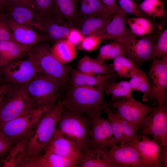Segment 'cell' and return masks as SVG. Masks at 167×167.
Listing matches in <instances>:
<instances>
[{"label":"cell","mask_w":167,"mask_h":167,"mask_svg":"<svg viewBox=\"0 0 167 167\" xmlns=\"http://www.w3.org/2000/svg\"><path fill=\"white\" fill-rule=\"evenodd\" d=\"M112 78L96 87L71 85L63 101L64 108L75 113L86 114L91 119L100 116L101 111H104L109 106L105 94L108 86L113 81L110 80Z\"/></svg>","instance_id":"1"},{"label":"cell","mask_w":167,"mask_h":167,"mask_svg":"<svg viewBox=\"0 0 167 167\" xmlns=\"http://www.w3.org/2000/svg\"><path fill=\"white\" fill-rule=\"evenodd\" d=\"M63 107V101L60 100L40 119L29 139L22 161L42 152L56 129Z\"/></svg>","instance_id":"2"},{"label":"cell","mask_w":167,"mask_h":167,"mask_svg":"<svg viewBox=\"0 0 167 167\" xmlns=\"http://www.w3.org/2000/svg\"><path fill=\"white\" fill-rule=\"evenodd\" d=\"M92 119L87 115L75 113L63 108L56 130L75 142L83 152L90 147Z\"/></svg>","instance_id":"3"},{"label":"cell","mask_w":167,"mask_h":167,"mask_svg":"<svg viewBox=\"0 0 167 167\" xmlns=\"http://www.w3.org/2000/svg\"><path fill=\"white\" fill-rule=\"evenodd\" d=\"M36 65L40 73L51 77L63 86L66 83L70 68L60 62L53 54L52 48L40 43L27 53Z\"/></svg>","instance_id":"4"},{"label":"cell","mask_w":167,"mask_h":167,"mask_svg":"<svg viewBox=\"0 0 167 167\" xmlns=\"http://www.w3.org/2000/svg\"><path fill=\"white\" fill-rule=\"evenodd\" d=\"M36 108L24 85H13L0 107V123L10 121Z\"/></svg>","instance_id":"5"},{"label":"cell","mask_w":167,"mask_h":167,"mask_svg":"<svg viewBox=\"0 0 167 167\" xmlns=\"http://www.w3.org/2000/svg\"><path fill=\"white\" fill-rule=\"evenodd\" d=\"M55 104L37 108L10 121L0 123V131L15 143L31 133L41 118Z\"/></svg>","instance_id":"6"},{"label":"cell","mask_w":167,"mask_h":167,"mask_svg":"<svg viewBox=\"0 0 167 167\" xmlns=\"http://www.w3.org/2000/svg\"><path fill=\"white\" fill-rule=\"evenodd\" d=\"M24 86L37 108L55 104L61 87L55 79L40 73Z\"/></svg>","instance_id":"7"},{"label":"cell","mask_w":167,"mask_h":167,"mask_svg":"<svg viewBox=\"0 0 167 167\" xmlns=\"http://www.w3.org/2000/svg\"><path fill=\"white\" fill-rule=\"evenodd\" d=\"M161 32L139 37L130 36L122 42L124 56L132 61L137 68H140L143 63L153 59L155 46Z\"/></svg>","instance_id":"8"},{"label":"cell","mask_w":167,"mask_h":167,"mask_svg":"<svg viewBox=\"0 0 167 167\" xmlns=\"http://www.w3.org/2000/svg\"><path fill=\"white\" fill-rule=\"evenodd\" d=\"M143 135H150L161 146H167V106L159 105L139 125Z\"/></svg>","instance_id":"9"},{"label":"cell","mask_w":167,"mask_h":167,"mask_svg":"<svg viewBox=\"0 0 167 167\" xmlns=\"http://www.w3.org/2000/svg\"><path fill=\"white\" fill-rule=\"evenodd\" d=\"M154 58L147 75L151 88L150 101L167 105V55Z\"/></svg>","instance_id":"10"},{"label":"cell","mask_w":167,"mask_h":167,"mask_svg":"<svg viewBox=\"0 0 167 167\" xmlns=\"http://www.w3.org/2000/svg\"><path fill=\"white\" fill-rule=\"evenodd\" d=\"M2 72L3 82L13 85H24L40 73L35 62L28 57L11 62L2 69Z\"/></svg>","instance_id":"11"},{"label":"cell","mask_w":167,"mask_h":167,"mask_svg":"<svg viewBox=\"0 0 167 167\" xmlns=\"http://www.w3.org/2000/svg\"><path fill=\"white\" fill-rule=\"evenodd\" d=\"M102 157L113 167H143L141 158L136 150L126 143L112 144L101 150Z\"/></svg>","instance_id":"12"},{"label":"cell","mask_w":167,"mask_h":167,"mask_svg":"<svg viewBox=\"0 0 167 167\" xmlns=\"http://www.w3.org/2000/svg\"><path fill=\"white\" fill-rule=\"evenodd\" d=\"M109 105L117 109L115 113L118 116L137 126L155 108L144 104L135 99L118 100L109 103Z\"/></svg>","instance_id":"13"},{"label":"cell","mask_w":167,"mask_h":167,"mask_svg":"<svg viewBox=\"0 0 167 167\" xmlns=\"http://www.w3.org/2000/svg\"><path fill=\"white\" fill-rule=\"evenodd\" d=\"M142 140L135 139L126 144L133 147L141 160L143 167H162L164 165L160 161L162 147L147 135H143Z\"/></svg>","instance_id":"14"},{"label":"cell","mask_w":167,"mask_h":167,"mask_svg":"<svg viewBox=\"0 0 167 167\" xmlns=\"http://www.w3.org/2000/svg\"><path fill=\"white\" fill-rule=\"evenodd\" d=\"M8 5L9 18L18 24L45 35L44 17L35 10L23 5Z\"/></svg>","instance_id":"15"},{"label":"cell","mask_w":167,"mask_h":167,"mask_svg":"<svg viewBox=\"0 0 167 167\" xmlns=\"http://www.w3.org/2000/svg\"><path fill=\"white\" fill-rule=\"evenodd\" d=\"M7 22L14 41L21 47L25 53L37 44L49 39L46 35L18 24L9 18L7 19Z\"/></svg>","instance_id":"16"},{"label":"cell","mask_w":167,"mask_h":167,"mask_svg":"<svg viewBox=\"0 0 167 167\" xmlns=\"http://www.w3.org/2000/svg\"><path fill=\"white\" fill-rule=\"evenodd\" d=\"M44 150L50 151L77 163L82 154V150L75 142L68 138L56 130Z\"/></svg>","instance_id":"17"},{"label":"cell","mask_w":167,"mask_h":167,"mask_svg":"<svg viewBox=\"0 0 167 167\" xmlns=\"http://www.w3.org/2000/svg\"><path fill=\"white\" fill-rule=\"evenodd\" d=\"M126 14L120 7L112 17L101 33L102 41L117 40L123 42L134 35L126 26Z\"/></svg>","instance_id":"18"},{"label":"cell","mask_w":167,"mask_h":167,"mask_svg":"<svg viewBox=\"0 0 167 167\" xmlns=\"http://www.w3.org/2000/svg\"><path fill=\"white\" fill-rule=\"evenodd\" d=\"M77 162L63 158L49 150L23 161L20 167H72Z\"/></svg>","instance_id":"19"},{"label":"cell","mask_w":167,"mask_h":167,"mask_svg":"<svg viewBox=\"0 0 167 167\" xmlns=\"http://www.w3.org/2000/svg\"><path fill=\"white\" fill-rule=\"evenodd\" d=\"M44 18L45 34L54 41L66 39L70 31L75 28L53 13Z\"/></svg>","instance_id":"20"},{"label":"cell","mask_w":167,"mask_h":167,"mask_svg":"<svg viewBox=\"0 0 167 167\" xmlns=\"http://www.w3.org/2000/svg\"><path fill=\"white\" fill-rule=\"evenodd\" d=\"M154 19L142 17L127 18L126 24L134 35L136 37L142 36L161 32L162 25Z\"/></svg>","instance_id":"21"},{"label":"cell","mask_w":167,"mask_h":167,"mask_svg":"<svg viewBox=\"0 0 167 167\" xmlns=\"http://www.w3.org/2000/svg\"><path fill=\"white\" fill-rule=\"evenodd\" d=\"M79 0H52L54 14L77 28Z\"/></svg>","instance_id":"22"},{"label":"cell","mask_w":167,"mask_h":167,"mask_svg":"<svg viewBox=\"0 0 167 167\" xmlns=\"http://www.w3.org/2000/svg\"><path fill=\"white\" fill-rule=\"evenodd\" d=\"M80 7L78 11L77 28L81 22L88 17L108 16L111 13L101 0H79Z\"/></svg>","instance_id":"23"},{"label":"cell","mask_w":167,"mask_h":167,"mask_svg":"<svg viewBox=\"0 0 167 167\" xmlns=\"http://www.w3.org/2000/svg\"><path fill=\"white\" fill-rule=\"evenodd\" d=\"M70 82L74 86H98L107 80L118 75L111 74H97L96 76L82 72L78 70L70 69Z\"/></svg>","instance_id":"24"},{"label":"cell","mask_w":167,"mask_h":167,"mask_svg":"<svg viewBox=\"0 0 167 167\" xmlns=\"http://www.w3.org/2000/svg\"><path fill=\"white\" fill-rule=\"evenodd\" d=\"M77 70L94 75L116 74L113 64L107 66L104 62L91 58L86 54L79 61Z\"/></svg>","instance_id":"25"},{"label":"cell","mask_w":167,"mask_h":167,"mask_svg":"<svg viewBox=\"0 0 167 167\" xmlns=\"http://www.w3.org/2000/svg\"><path fill=\"white\" fill-rule=\"evenodd\" d=\"M32 132L15 144L8 153L6 158L3 161V167H19L23 161L28 141Z\"/></svg>","instance_id":"26"},{"label":"cell","mask_w":167,"mask_h":167,"mask_svg":"<svg viewBox=\"0 0 167 167\" xmlns=\"http://www.w3.org/2000/svg\"><path fill=\"white\" fill-rule=\"evenodd\" d=\"M113 15L86 18L80 23L78 29L84 36L92 34L100 35Z\"/></svg>","instance_id":"27"},{"label":"cell","mask_w":167,"mask_h":167,"mask_svg":"<svg viewBox=\"0 0 167 167\" xmlns=\"http://www.w3.org/2000/svg\"><path fill=\"white\" fill-rule=\"evenodd\" d=\"M25 54L21 47L13 40L0 41V67L2 69Z\"/></svg>","instance_id":"28"},{"label":"cell","mask_w":167,"mask_h":167,"mask_svg":"<svg viewBox=\"0 0 167 167\" xmlns=\"http://www.w3.org/2000/svg\"><path fill=\"white\" fill-rule=\"evenodd\" d=\"M51 48L53 54L63 64L72 61L76 57L75 46L66 39L56 42Z\"/></svg>","instance_id":"29"},{"label":"cell","mask_w":167,"mask_h":167,"mask_svg":"<svg viewBox=\"0 0 167 167\" xmlns=\"http://www.w3.org/2000/svg\"><path fill=\"white\" fill-rule=\"evenodd\" d=\"M76 166L79 167H113L103 157L100 149L95 148L83 151Z\"/></svg>","instance_id":"30"},{"label":"cell","mask_w":167,"mask_h":167,"mask_svg":"<svg viewBox=\"0 0 167 167\" xmlns=\"http://www.w3.org/2000/svg\"><path fill=\"white\" fill-rule=\"evenodd\" d=\"M100 116L92 119V125L89 131L90 146L89 149L97 148L101 150L108 148V142L100 123Z\"/></svg>","instance_id":"31"},{"label":"cell","mask_w":167,"mask_h":167,"mask_svg":"<svg viewBox=\"0 0 167 167\" xmlns=\"http://www.w3.org/2000/svg\"><path fill=\"white\" fill-rule=\"evenodd\" d=\"M129 81L131 89L138 91L143 94V100L150 99L151 88L147 75L140 68H138L135 74Z\"/></svg>","instance_id":"32"},{"label":"cell","mask_w":167,"mask_h":167,"mask_svg":"<svg viewBox=\"0 0 167 167\" xmlns=\"http://www.w3.org/2000/svg\"><path fill=\"white\" fill-rule=\"evenodd\" d=\"M132 92L129 81H122L115 82L113 81L108 86L105 94L111 95L112 99L110 102H112L123 98L134 99Z\"/></svg>","instance_id":"33"},{"label":"cell","mask_w":167,"mask_h":167,"mask_svg":"<svg viewBox=\"0 0 167 167\" xmlns=\"http://www.w3.org/2000/svg\"><path fill=\"white\" fill-rule=\"evenodd\" d=\"M138 5L143 12L154 19L164 20L166 18L163 0H144Z\"/></svg>","instance_id":"34"},{"label":"cell","mask_w":167,"mask_h":167,"mask_svg":"<svg viewBox=\"0 0 167 167\" xmlns=\"http://www.w3.org/2000/svg\"><path fill=\"white\" fill-rule=\"evenodd\" d=\"M113 60L114 70L121 78H131L138 68L132 61L125 56L118 57Z\"/></svg>","instance_id":"35"},{"label":"cell","mask_w":167,"mask_h":167,"mask_svg":"<svg viewBox=\"0 0 167 167\" xmlns=\"http://www.w3.org/2000/svg\"><path fill=\"white\" fill-rule=\"evenodd\" d=\"M122 56H124L122 43L115 40L102 46L96 59L104 62L106 60L113 59L118 57Z\"/></svg>","instance_id":"36"},{"label":"cell","mask_w":167,"mask_h":167,"mask_svg":"<svg viewBox=\"0 0 167 167\" xmlns=\"http://www.w3.org/2000/svg\"><path fill=\"white\" fill-rule=\"evenodd\" d=\"M107 115V119L110 123L113 133L114 144H122L124 135L122 124L117 115L108 107L104 111Z\"/></svg>","instance_id":"37"},{"label":"cell","mask_w":167,"mask_h":167,"mask_svg":"<svg viewBox=\"0 0 167 167\" xmlns=\"http://www.w3.org/2000/svg\"><path fill=\"white\" fill-rule=\"evenodd\" d=\"M118 116L122 125L124 136L122 144L135 139L139 140L142 139L143 135L139 133V131L140 129L139 126H135Z\"/></svg>","instance_id":"38"},{"label":"cell","mask_w":167,"mask_h":167,"mask_svg":"<svg viewBox=\"0 0 167 167\" xmlns=\"http://www.w3.org/2000/svg\"><path fill=\"white\" fill-rule=\"evenodd\" d=\"M119 6L125 12L126 15H131L135 17L153 18L148 15L139 7L135 0H116Z\"/></svg>","instance_id":"39"},{"label":"cell","mask_w":167,"mask_h":167,"mask_svg":"<svg viewBox=\"0 0 167 167\" xmlns=\"http://www.w3.org/2000/svg\"><path fill=\"white\" fill-rule=\"evenodd\" d=\"M102 41L101 36L99 35L92 34L84 36L83 40L77 48L78 49L91 52L97 49Z\"/></svg>","instance_id":"40"},{"label":"cell","mask_w":167,"mask_h":167,"mask_svg":"<svg viewBox=\"0 0 167 167\" xmlns=\"http://www.w3.org/2000/svg\"><path fill=\"white\" fill-rule=\"evenodd\" d=\"M167 55V29L166 28L161 32L158 37L154 49L153 59L161 58Z\"/></svg>","instance_id":"41"},{"label":"cell","mask_w":167,"mask_h":167,"mask_svg":"<svg viewBox=\"0 0 167 167\" xmlns=\"http://www.w3.org/2000/svg\"><path fill=\"white\" fill-rule=\"evenodd\" d=\"M36 11L45 17L53 13L52 0H33Z\"/></svg>","instance_id":"42"},{"label":"cell","mask_w":167,"mask_h":167,"mask_svg":"<svg viewBox=\"0 0 167 167\" xmlns=\"http://www.w3.org/2000/svg\"><path fill=\"white\" fill-rule=\"evenodd\" d=\"M6 40L14 41L12 34L7 19L0 13V41Z\"/></svg>","instance_id":"43"},{"label":"cell","mask_w":167,"mask_h":167,"mask_svg":"<svg viewBox=\"0 0 167 167\" xmlns=\"http://www.w3.org/2000/svg\"><path fill=\"white\" fill-rule=\"evenodd\" d=\"M99 120L103 132L108 140L109 147L110 145L114 144V137L112 127L107 119L100 117Z\"/></svg>","instance_id":"44"},{"label":"cell","mask_w":167,"mask_h":167,"mask_svg":"<svg viewBox=\"0 0 167 167\" xmlns=\"http://www.w3.org/2000/svg\"><path fill=\"white\" fill-rule=\"evenodd\" d=\"M15 143L0 131V157L8 154Z\"/></svg>","instance_id":"45"},{"label":"cell","mask_w":167,"mask_h":167,"mask_svg":"<svg viewBox=\"0 0 167 167\" xmlns=\"http://www.w3.org/2000/svg\"><path fill=\"white\" fill-rule=\"evenodd\" d=\"M84 37L78 28H74L70 31L66 39L76 46L80 44Z\"/></svg>","instance_id":"46"},{"label":"cell","mask_w":167,"mask_h":167,"mask_svg":"<svg viewBox=\"0 0 167 167\" xmlns=\"http://www.w3.org/2000/svg\"><path fill=\"white\" fill-rule=\"evenodd\" d=\"M101 0L104 6L112 13H115L120 7L116 0Z\"/></svg>","instance_id":"47"},{"label":"cell","mask_w":167,"mask_h":167,"mask_svg":"<svg viewBox=\"0 0 167 167\" xmlns=\"http://www.w3.org/2000/svg\"><path fill=\"white\" fill-rule=\"evenodd\" d=\"M13 85L3 82L0 84V107L6 95Z\"/></svg>","instance_id":"48"},{"label":"cell","mask_w":167,"mask_h":167,"mask_svg":"<svg viewBox=\"0 0 167 167\" xmlns=\"http://www.w3.org/2000/svg\"><path fill=\"white\" fill-rule=\"evenodd\" d=\"M6 3L11 5L25 6L36 11L33 0H7L5 4Z\"/></svg>","instance_id":"49"},{"label":"cell","mask_w":167,"mask_h":167,"mask_svg":"<svg viewBox=\"0 0 167 167\" xmlns=\"http://www.w3.org/2000/svg\"><path fill=\"white\" fill-rule=\"evenodd\" d=\"M160 156V161L163 162L164 167H167V146H163Z\"/></svg>","instance_id":"50"},{"label":"cell","mask_w":167,"mask_h":167,"mask_svg":"<svg viewBox=\"0 0 167 167\" xmlns=\"http://www.w3.org/2000/svg\"><path fill=\"white\" fill-rule=\"evenodd\" d=\"M7 0H0V5L2 6L4 5L7 1Z\"/></svg>","instance_id":"51"},{"label":"cell","mask_w":167,"mask_h":167,"mask_svg":"<svg viewBox=\"0 0 167 167\" xmlns=\"http://www.w3.org/2000/svg\"><path fill=\"white\" fill-rule=\"evenodd\" d=\"M2 76V75H0V84L3 82V77Z\"/></svg>","instance_id":"52"},{"label":"cell","mask_w":167,"mask_h":167,"mask_svg":"<svg viewBox=\"0 0 167 167\" xmlns=\"http://www.w3.org/2000/svg\"><path fill=\"white\" fill-rule=\"evenodd\" d=\"M0 75H2V69L0 67Z\"/></svg>","instance_id":"53"},{"label":"cell","mask_w":167,"mask_h":167,"mask_svg":"<svg viewBox=\"0 0 167 167\" xmlns=\"http://www.w3.org/2000/svg\"><path fill=\"white\" fill-rule=\"evenodd\" d=\"M1 162L0 161V166H1L2 165V163H1Z\"/></svg>","instance_id":"54"},{"label":"cell","mask_w":167,"mask_h":167,"mask_svg":"<svg viewBox=\"0 0 167 167\" xmlns=\"http://www.w3.org/2000/svg\"><path fill=\"white\" fill-rule=\"evenodd\" d=\"M2 6L0 5V9L1 8Z\"/></svg>","instance_id":"55"}]
</instances>
